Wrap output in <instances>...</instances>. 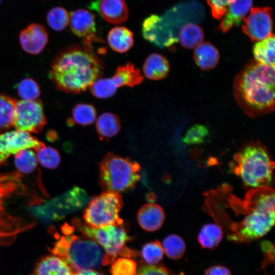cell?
<instances>
[{
  "instance_id": "cell-36",
  "label": "cell",
  "mask_w": 275,
  "mask_h": 275,
  "mask_svg": "<svg viewBox=\"0 0 275 275\" xmlns=\"http://www.w3.org/2000/svg\"><path fill=\"white\" fill-rule=\"evenodd\" d=\"M137 264L131 259L119 258L112 265V275H136Z\"/></svg>"
},
{
  "instance_id": "cell-17",
  "label": "cell",
  "mask_w": 275,
  "mask_h": 275,
  "mask_svg": "<svg viewBox=\"0 0 275 275\" xmlns=\"http://www.w3.org/2000/svg\"><path fill=\"white\" fill-rule=\"evenodd\" d=\"M108 79L113 88L117 91L121 87H133L139 85L143 82L144 77L139 69L133 64L128 62L118 67L113 76Z\"/></svg>"
},
{
  "instance_id": "cell-6",
  "label": "cell",
  "mask_w": 275,
  "mask_h": 275,
  "mask_svg": "<svg viewBox=\"0 0 275 275\" xmlns=\"http://www.w3.org/2000/svg\"><path fill=\"white\" fill-rule=\"evenodd\" d=\"M140 171L137 162L109 152L99 164L100 184L104 191H126L133 189L140 180Z\"/></svg>"
},
{
  "instance_id": "cell-32",
  "label": "cell",
  "mask_w": 275,
  "mask_h": 275,
  "mask_svg": "<svg viewBox=\"0 0 275 275\" xmlns=\"http://www.w3.org/2000/svg\"><path fill=\"white\" fill-rule=\"evenodd\" d=\"M37 159L44 168L54 169L60 163L61 157L58 151L53 148L45 145L36 150Z\"/></svg>"
},
{
  "instance_id": "cell-9",
  "label": "cell",
  "mask_w": 275,
  "mask_h": 275,
  "mask_svg": "<svg viewBox=\"0 0 275 275\" xmlns=\"http://www.w3.org/2000/svg\"><path fill=\"white\" fill-rule=\"evenodd\" d=\"M46 124V119L41 100L17 101L14 122L16 129L38 133Z\"/></svg>"
},
{
  "instance_id": "cell-26",
  "label": "cell",
  "mask_w": 275,
  "mask_h": 275,
  "mask_svg": "<svg viewBox=\"0 0 275 275\" xmlns=\"http://www.w3.org/2000/svg\"><path fill=\"white\" fill-rule=\"evenodd\" d=\"M17 101L11 96L0 93V134L14 126Z\"/></svg>"
},
{
  "instance_id": "cell-34",
  "label": "cell",
  "mask_w": 275,
  "mask_h": 275,
  "mask_svg": "<svg viewBox=\"0 0 275 275\" xmlns=\"http://www.w3.org/2000/svg\"><path fill=\"white\" fill-rule=\"evenodd\" d=\"M209 134V129L206 125L195 124L187 130L182 141L187 145L201 144L206 141Z\"/></svg>"
},
{
  "instance_id": "cell-24",
  "label": "cell",
  "mask_w": 275,
  "mask_h": 275,
  "mask_svg": "<svg viewBox=\"0 0 275 275\" xmlns=\"http://www.w3.org/2000/svg\"><path fill=\"white\" fill-rule=\"evenodd\" d=\"M274 35L256 42L253 47L255 61L261 64L274 66Z\"/></svg>"
},
{
  "instance_id": "cell-30",
  "label": "cell",
  "mask_w": 275,
  "mask_h": 275,
  "mask_svg": "<svg viewBox=\"0 0 275 275\" xmlns=\"http://www.w3.org/2000/svg\"><path fill=\"white\" fill-rule=\"evenodd\" d=\"M14 163L19 172L30 174L33 173L37 167V158L32 151L25 149L15 155Z\"/></svg>"
},
{
  "instance_id": "cell-3",
  "label": "cell",
  "mask_w": 275,
  "mask_h": 275,
  "mask_svg": "<svg viewBox=\"0 0 275 275\" xmlns=\"http://www.w3.org/2000/svg\"><path fill=\"white\" fill-rule=\"evenodd\" d=\"M49 251L62 259L73 272L97 268L115 260L93 239L73 234L60 237Z\"/></svg>"
},
{
  "instance_id": "cell-18",
  "label": "cell",
  "mask_w": 275,
  "mask_h": 275,
  "mask_svg": "<svg viewBox=\"0 0 275 275\" xmlns=\"http://www.w3.org/2000/svg\"><path fill=\"white\" fill-rule=\"evenodd\" d=\"M69 23L72 33L79 37L85 38L95 34L94 16L86 10L80 9L72 12Z\"/></svg>"
},
{
  "instance_id": "cell-10",
  "label": "cell",
  "mask_w": 275,
  "mask_h": 275,
  "mask_svg": "<svg viewBox=\"0 0 275 275\" xmlns=\"http://www.w3.org/2000/svg\"><path fill=\"white\" fill-rule=\"evenodd\" d=\"M242 30L252 41H261L270 36L272 34L271 8H252L249 15L243 20Z\"/></svg>"
},
{
  "instance_id": "cell-16",
  "label": "cell",
  "mask_w": 275,
  "mask_h": 275,
  "mask_svg": "<svg viewBox=\"0 0 275 275\" xmlns=\"http://www.w3.org/2000/svg\"><path fill=\"white\" fill-rule=\"evenodd\" d=\"M253 6V0H234L222 18L219 29L227 33L234 26H238Z\"/></svg>"
},
{
  "instance_id": "cell-35",
  "label": "cell",
  "mask_w": 275,
  "mask_h": 275,
  "mask_svg": "<svg viewBox=\"0 0 275 275\" xmlns=\"http://www.w3.org/2000/svg\"><path fill=\"white\" fill-rule=\"evenodd\" d=\"M163 250L161 243L158 240L145 244L142 250V255L149 265H155L163 258Z\"/></svg>"
},
{
  "instance_id": "cell-11",
  "label": "cell",
  "mask_w": 275,
  "mask_h": 275,
  "mask_svg": "<svg viewBox=\"0 0 275 275\" xmlns=\"http://www.w3.org/2000/svg\"><path fill=\"white\" fill-rule=\"evenodd\" d=\"M44 145L28 132L16 129L3 132L0 134V166L12 154L27 149L36 150Z\"/></svg>"
},
{
  "instance_id": "cell-25",
  "label": "cell",
  "mask_w": 275,
  "mask_h": 275,
  "mask_svg": "<svg viewBox=\"0 0 275 275\" xmlns=\"http://www.w3.org/2000/svg\"><path fill=\"white\" fill-rule=\"evenodd\" d=\"M223 237V231L221 226L210 223L202 227L198 235V241L203 248L213 249L218 245Z\"/></svg>"
},
{
  "instance_id": "cell-2",
  "label": "cell",
  "mask_w": 275,
  "mask_h": 275,
  "mask_svg": "<svg viewBox=\"0 0 275 275\" xmlns=\"http://www.w3.org/2000/svg\"><path fill=\"white\" fill-rule=\"evenodd\" d=\"M235 99L250 117L272 112L274 107V66L250 61L234 80Z\"/></svg>"
},
{
  "instance_id": "cell-29",
  "label": "cell",
  "mask_w": 275,
  "mask_h": 275,
  "mask_svg": "<svg viewBox=\"0 0 275 275\" xmlns=\"http://www.w3.org/2000/svg\"><path fill=\"white\" fill-rule=\"evenodd\" d=\"M162 247L164 253L170 258L178 260L183 256L186 245L184 241L180 236L171 234L164 238Z\"/></svg>"
},
{
  "instance_id": "cell-4",
  "label": "cell",
  "mask_w": 275,
  "mask_h": 275,
  "mask_svg": "<svg viewBox=\"0 0 275 275\" xmlns=\"http://www.w3.org/2000/svg\"><path fill=\"white\" fill-rule=\"evenodd\" d=\"M274 164L266 147L259 142H251L234 154L230 167L245 186L256 188L270 185Z\"/></svg>"
},
{
  "instance_id": "cell-20",
  "label": "cell",
  "mask_w": 275,
  "mask_h": 275,
  "mask_svg": "<svg viewBox=\"0 0 275 275\" xmlns=\"http://www.w3.org/2000/svg\"><path fill=\"white\" fill-rule=\"evenodd\" d=\"M72 273L62 259L53 255L41 259L31 275H72Z\"/></svg>"
},
{
  "instance_id": "cell-15",
  "label": "cell",
  "mask_w": 275,
  "mask_h": 275,
  "mask_svg": "<svg viewBox=\"0 0 275 275\" xmlns=\"http://www.w3.org/2000/svg\"><path fill=\"white\" fill-rule=\"evenodd\" d=\"M165 219L163 209L155 203H147L142 206L137 214L140 226L145 230L153 232L159 229Z\"/></svg>"
},
{
  "instance_id": "cell-19",
  "label": "cell",
  "mask_w": 275,
  "mask_h": 275,
  "mask_svg": "<svg viewBox=\"0 0 275 275\" xmlns=\"http://www.w3.org/2000/svg\"><path fill=\"white\" fill-rule=\"evenodd\" d=\"M170 65L167 59L162 55L157 53H152L146 59L143 66V71L145 76L151 80H161L168 75Z\"/></svg>"
},
{
  "instance_id": "cell-21",
  "label": "cell",
  "mask_w": 275,
  "mask_h": 275,
  "mask_svg": "<svg viewBox=\"0 0 275 275\" xmlns=\"http://www.w3.org/2000/svg\"><path fill=\"white\" fill-rule=\"evenodd\" d=\"M194 58L197 65L202 70L213 69L219 60L217 49L210 42L200 43L195 49Z\"/></svg>"
},
{
  "instance_id": "cell-39",
  "label": "cell",
  "mask_w": 275,
  "mask_h": 275,
  "mask_svg": "<svg viewBox=\"0 0 275 275\" xmlns=\"http://www.w3.org/2000/svg\"><path fill=\"white\" fill-rule=\"evenodd\" d=\"M204 275H231V271L226 267L216 265L208 268Z\"/></svg>"
},
{
  "instance_id": "cell-40",
  "label": "cell",
  "mask_w": 275,
  "mask_h": 275,
  "mask_svg": "<svg viewBox=\"0 0 275 275\" xmlns=\"http://www.w3.org/2000/svg\"><path fill=\"white\" fill-rule=\"evenodd\" d=\"M262 250L270 261L274 259V246L269 241H264L261 244Z\"/></svg>"
},
{
  "instance_id": "cell-8",
  "label": "cell",
  "mask_w": 275,
  "mask_h": 275,
  "mask_svg": "<svg viewBox=\"0 0 275 275\" xmlns=\"http://www.w3.org/2000/svg\"><path fill=\"white\" fill-rule=\"evenodd\" d=\"M73 223L85 236L93 239L99 244L107 255L115 259L118 254L124 251L125 244L130 239L122 225H108L95 228L74 219Z\"/></svg>"
},
{
  "instance_id": "cell-27",
  "label": "cell",
  "mask_w": 275,
  "mask_h": 275,
  "mask_svg": "<svg viewBox=\"0 0 275 275\" xmlns=\"http://www.w3.org/2000/svg\"><path fill=\"white\" fill-rule=\"evenodd\" d=\"M204 36L203 31L199 25L188 23L181 29L178 38L183 47L191 49L201 43L203 41Z\"/></svg>"
},
{
  "instance_id": "cell-28",
  "label": "cell",
  "mask_w": 275,
  "mask_h": 275,
  "mask_svg": "<svg viewBox=\"0 0 275 275\" xmlns=\"http://www.w3.org/2000/svg\"><path fill=\"white\" fill-rule=\"evenodd\" d=\"M96 114V110L92 104L77 103L72 108L70 123H75L82 126L91 125L95 121Z\"/></svg>"
},
{
  "instance_id": "cell-5",
  "label": "cell",
  "mask_w": 275,
  "mask_h": 275,
  "mask_svg": "<svg viewBox=\"0 0 275 275\" xmlns=\"http://www.w3.org/2000/svg\"><path fill=\"white\" fill-rule=\"evenodd\" d=\"M20 172L0 173V244L7 245L13 242L17 236L32 228L35 223L24 222L13 215L7 208V202L15 195L24 194L26 187Z\"/></svg>"
},
{
  "instance_id": "cell-14",
  "label": "cell",
  "mask_w": 275,
  "mask_h": 275,
  "mask_svg": "<svg viewBox=\"0 0 275 275\" xmlns=\"http://www.w3.org/2000/svg\"><path fill=\"white\" fill-rule=\"evenodd\" d=\"M91 7L111 24H120L128 18V10L124 0H97Z\"/></svg>"
},
{
  "instance_id": "cell-31",
  "label": "cell",
  "mask_w": 275,
  "mask_h": 275,
  "mask_svg": "<svg viewBox=\"0 0 275 275\" xmlns=\"http://www.w3.org/2000/svg\"><path fill=\"white\" fill-rule=\"evenodd\" d=\"M46 19L48 25L53 30L61 31L69 23L70 15L64 8L56 7L48 12Z\"/></svg>"
},
{
  "instance_id": "cell-23",
  "label": "cell",
  "mask_w": 275,
  "mask_h": 275,
  "mask_svg": "<svg viewBox=\"0 0 275 275\" xmlns=\"http://www.w3.org/2000/svg\"><path fill=\"white\" fill-rule=\"evenodd\" d=\"M96 128L100 139L115 136L121 129V123L117 115L111 113H104L97 118Z\"/></svg>"
},
{
  "instance_id": "cell-37",
  "label": "cell",
  "mask_w": 275,
  "mask_h": 275,
  "mask_svg": "<svg viewBox=\"0 0 275 275\" xmlns=\"http://www.w3.org/2000/svg\"><path fill=\"white\" fill-rule=\"evenodd\" d=\"M234 0H207L214 18L221 19Z\"/></svg>"
},
{
  "instance_id": "cell-1",
  "label": "cell",
  "mask_w": 275,
  "mask_h": 275,
  "mask_svg": "<svg viewBox=\"0 0 275 275\" xmlns=\"http://www.w3.org/2000/svg\"><path fill=\"white\" fill-rule=\"evenodd\" d=\"M103 71L102 60L93 49L73 44L56 57L49 76L58 90L78 94L99 78Z\"/></svg>"
},
{
  "instance_id": "cell-12",
  "label": "cell",
  "mask_w": 275,
  "mask_h": 275,
  "mask_svg": "<svg viewBox=\"0 0 275 275\" xmlns=\"http://www.w3.org/2000/svg\"><path fill=\"white\" fill-rule=\"evenodd\" d=\"M142 33L145 40L161 48H171L178 41L163 18L156 14L144 20Z\"/></svg>"
},
{
  "instance_id": "cell-33",
  "label": "cell",
  "mask_w": 275,
  "mask_h": 275,
  "mask_svg": "<svg viewBox=\"0 0 275 275\" xmlns=\"http://www.w3.org/2000/svg\"><path fill=\"white\" fill-rule=\"evenodd\" d=\"M18 96L23 100L38 99L41 93L37 82L31 78H25L21 80L16 87Z\"/></svg>"
},
{
  "instance_id": "cell-13",
  "label": "cell",
  "mask_w": 275,
  "mask_h": 275,
  "mask_svg": "<svg viewBox=\"0 0 275 275\" xmlns=\"http://www.w3.org/2000/svg\"><path fill=\"white\" fill-rule=\"evenodd\" d=\"M48 40L45 28L38 23L30 24L19 34V42L22 49L31 54L40 53L45 47Z\"/></svg>"
},
{
  "instance_id": "cell-7",
  "label": "cell",
  "mask_w": 275,
  "mask_h": 275,
  "mask_svg": "<svg viewBox=\"0 0 275 275\" xmlns=\"http://www.w3.org/2000/svg\"><path fill=\"white\" fill-rule=\"evenodd\" d=\"M122 207L120 194L104 191L92 199L84 211L83 218L85 224L95 228L122 225L119 215Z\"/></svg>"
},
{
  "instance_id": "cell-38",
  "label": "cell",
  "mask_w": 275,
  "mask_h": 275,
  "mask_svg": "<svg viewBox=\"0 0 275 275\" xmlns=\"http://www.w3.org/2000/svg\"><path fill=\"white\" fill-rule=\"evenodd\" d=\"M136 275H172L164 267L155 265H145L141 266ZM179 275H184L181 273Z\"/></svg>"
},
{
  "instance_id": "cell-22",
  "label": "cell",
  "mask_w": 275,
  "mask_h": 275,
  "mask_svg": "<svg viewBox=\"0 0 275 275\" xmlns=\"http://www.w3.org/2000/svg\"><path fill=\"white\" fill-rule=\"evenodd\" d=\"M107 41L109 46L113 50L119 53H125L133 45V35L131 31L125 27H115L108 32Z\"/></svg>"
},
{
  "instance_id": "cell-41",
  "label": "cell",
  "mask_w": 275,
  "mask_h": 275,
  "mask_svg": "<svg viewBox=\"0 0 275 275\" xmlns=\"http://www.w3.org/2000/svg\"><path fill=\"white\" fill-rule=\"evenodd\" d=\"M72 275H102V274L93 269H86L73 272Z\"/></svg>"
},
{
  "instance_id": "cell-42",
  "label": "cell",
  "mask_w": 275,
  "mask_h": 275,
  "mask_svg": "<svg viewBox=\"0 0 275 275\" xmlns=\"http://www.w3.org/2000/svg\"><path fill=\"white\" fill-rule=\"evenodd\" d=\"M2 1V0H0V4H1V3Z\"/></svg>"
}]
</instances>
